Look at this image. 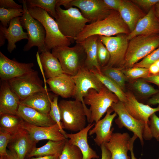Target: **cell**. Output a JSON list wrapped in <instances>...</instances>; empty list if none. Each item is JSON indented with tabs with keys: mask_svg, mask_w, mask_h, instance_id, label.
I'll list each match as a JSON object with an SVG mask.
<instances>
[{
	"mask_svg": "<svg viewBox=\"0 0 159 159\" xmlns=\"http://www.w3.org/2000/svg\"><path fill=\"white\" fill-rule=\"evenodd\" d=\"M121 70L126 78L130 79H142L151 75L148 68L132 67Z\"/></svg>",
	"mask_w": 159,
	"mask_h": 159,
	"instance_id": "40",
	"label": "cell"
},
{
	"mask_svg": "<svg viewBox=\"0 0 159 159\" xmlns=\"http://www.w3.org/2000/svg\"><path fill=\"white\" fill-rule=\"evenodd\" d=\"M23 12V8L15 9L0 8V24L4 27L7 28L12 19L16 17L22 16Z\"/></svg>",
	"mask_w": 159,
	"mask_h": 159,
	"instance_id": "35",
	"label": "cell"
},
{
	"mask_svg": "<svg viewBox=\"0 0 159 159\" xmlns=\"http://www.w3.org/2000/svg\"><path fill=\"white\" fill-rule=\"evenodd\" d=\"M55 96L47 90L35 92L25 99L20 100V104L32 108L38 111L49 115L50 108V101Z\"/></svg>",
	"mask_w": 159,
	"mask_h": 159,
	"instance_id": "26",
	"label": "cell"
},
{
	"mask_svg": "<svg viewBox=\"0 0 159 159\" xmlns=\"http://www.w3.org/2000/svg\"><path fill=\"white\" fill-rule=\"evenodd\" d=\"M99 38L110 55V60L105 67L120 69L123 64L128 47L127 36L119 34L115 36H99Z\"/></svg>",
	"mask_w": 159,
	"mask_h": 159,
	"instance_id": "12",
	"label": "cell"
},
{
	"mask_svg": "<svg viewBox=\"0 0 159 159\" xmlns=\"http://www.w3.org/2000/svg\"><path fill=\"white\" fill-rule=\"evenodd\" d=\"M159 33V21L156 17L153 8L137 23L134 29L127 36L128 40L134 37L141 35H150Z\"/></svg>",
	"mask_w": 159,
	"mask_h": 159,
	"instance_id": "22",
	"label": "cell"
},
{
	"mask_svg": "<svg viewBox=\"0 0 159 159\" xmlns=\"http://www.w3.org/2000/svg\"><path fill=\"white\" fill-rule=\"evenodd\" d=\"M24 10L21 21L22 27L26 29L28 37V42L23 50L27 51L34 46L37 47L39 53L47 51L45 43L46 32L42 24L34 19L29 13L26 0L22 1Z\"/></svg>",
	"mask_w": 159,
	"mask_h": 159,
	"instance_id": "8",
	"label": "cell"
},
{
	"mask_svg": "<svg viewBox=\"0 0 159 159\" xmlns=\"http://www.w3.org/2000/svg\"><path fill=\"white\" fill-rule=\"evenodd\" d=\"M27 5L41 8L56 19L57 14L56 7L58 0H26Z\"/></svg>",
	"mask_w": 159,
	"mask_h": 159,
	"instance_id": "34",
	"label": "cell"
},
{
	"mask_svg": "<svg viewBox=\"0 0 159 159\" xmlns=\"http://www.w3.org/2000/svg\"><path fill=\"white\" fill-rule=\"evenodd\" d=\"M138 138L137 136L135 134H133V136L131 138V141L130 144V151L131 155V159H137L135 157L133 151V144L135 140Z\"/></svg>",
	"mask_w": 159,
	"mask_h": 159,
	"instance_id": "51",
	"label": "cell"
},
{
	"mask_svg": "<svg viewBox=\"0 0 159 159\" xmlns=\"http://www.w3.org/2000/svg\"><path fill=\"white\" fill-rule=\"evenodd\" d=\"M32 63L19 62L11 59L0 51V77L2 80L8 81L34 70Z\"/></svg>",
	"mask_w": 159,
	"mask_h": 159,
	"instance_id": "15",
	"label": "cell"
},
{
	"mask_svg": "<svg viewBox=\"0 0 159 159\" xmlns=\"http://www.w3.org/2000/svg\"><path fill=\"white\" fill-rule=\"evenodd\" d=\"M59 155H46L37 157H32L29 159H59Z\"/></svg>",
	"mask_w": 159,
	"mask_h": 159,
	"instance_id": "53",
	"label": "cell"
},
{
	"mask_svg": "<svg viewBox=\"0 0 159 159\" xmlns=\"http://www.w3.org/2000/svg\"><path fill=\"white\" fill-rule=\"evenodd\" d=\"M56 10L57 17L55 19L59 29L72 43L83 30L86 24L90 21L82 15L79 9L72 7L64 9L57 5Z\"/></svg>",
	"mask_w": 159,
	"mask_h": 159,
	"instance_id": "3",
	"label": "cell"
},
{
	"mask_svg": "<svg viewBox=\"0 0 159 159\" xmlns=\"http://www.w3.org/2000/svg\"><path fill=\"white\" fill-rule=\"evenodd\" d=\"M100 147L102 152L101 159H111V154L104 144H102Z\"/></svg>",
	"mask_w": 159,
	"mask_h": 159,
	"instance_id": "48",
	"label": "cell"
},
{
	"mask_svg": "<svg viewBox=\"0 0 159 159\" xmlns=\"http://www.w3.org/2000/svg\"><path fill=\"white\" fill-rule=\"evenodd\" d=\"M0 159H7L6 157V156L0 157Z\"/></svg>",
	"mask_w": 159,
	"mask_h": 159,
	"instance_id": "58",
	"label": "cell"
},
{
	"mask_svg": "<svg viewBox=\"0 0 159 159\" xmlns=\"http://www.w3.org/2000/svg\"><path fill=\"white\" fill-rule=\"evenodd\" d=\"M110 108L118 116L115 120L118 127L120 128L125 127L132 132L139 138L142 146L144 144V139L150 140L152 138L145 123L136 119L130 115L126 110L122 102L119 101L114 103Z\"/></svg>",
	"mask_w": 159,
	"mask_h": 159,
	"instance_id": "10",
	"label": "cell"
},
{
	"mask_svg": "<svg viewBox=\"0 0 159 159\" xmlns=\"http://www.w3.org/2000/svg\"><path fill=\"white\" fill-rule=\"evenodd\" d=\"M150 118L148 125L151 135L152 138L159 141V117L154 113Z\"/></svg>",
	"mask_w": 159,
	"mask_h": 159,
	"instance_id": "43",
	"label": "cell"
},
{
	"mask_svg": "<svg viewBox=\"0 0 159 159\" xmlns=\"http://www.w3.org/2000/svg\"><path fill=\"white\" fill-rule=\"evenodd\" d=\"M71 5L78 8L90 23L103 19L112 10L107 7L103 0H72Z\"/></svg>",
	"mask_w": 159,
	"mask_h": 159,
	"instance_id": "13",
	"label": "cell"
},
{
	"mask_svg": "<svg viewBox=\"0 0 159 159\" xmlns=\"http://www.w3.org/2000/svg\"><path fill=\"white\" fill-rule=\"evenodd\" d=\"M125 94L126 100L123 103L127 111L136 119L144 122L149 129V118L152 114L159 111V105L156 107L153 108L139 102L131 91H128Z\"/></svg>",
	"mask_w": 159,
	"mask_h": 159,
	"instance_id": "14",
	"label": "cell"
},
{
	"mask_svg": "<svg viewBox=\"0 0 159 159\" xmlns=\"http://www.w3.org/2000/svg\"><path fill=\"white\" fill-rule=\"evenodd\" d=\"M90 70L95 74L105 87L117 96L120 101L123 103L126 101L125 93L115 82L96 69Z\"/></svg>",
	"mask_w": 159,
	"mask_h": 159,
	"instance_id": "32",
	"label": "cell"
},
{
	"mask_svg": "<svg viewBox=\"0 0 159 159\" xmlns=\"http://www.w3.org/2000/svg\"><path fill=\"white\" fill-rule=\"evenodd\" d=\"M147 104L149 105H154L158 104L159 105V92L148 100Z\"/></svg>",
	"mask_w": 159,
	"mask_h": 159,
	"instance_id": "49",
	"label": "cell"
},
{
	"mask_svg": "<svg viewBox=\"0 0 159 159\" xmlns=\"http://www.w3.org/2000/svg\"><path fill=\"white\" fill-rule=\"evenodd\" d=\"M6 156L7 159H19L14 152L9 150H7Z\"/></svg>",
	"mask_w": 159,
	"mask_h": 159,
	"instance_id": "54",
	"label": "cell"
},
{
	"mask_svg": "<svg viewBox=\"0 0 159 159\" xmlns=\"http://www.w3.org/2000/svg\"><path fill=\"white\" fill-rule=\"evenodd\" d=\"M72 76L75 84L72 97L82 103L86 111L87 121L89 122L90 112L84 103V98L90 89H94L99 92L104 85L93 72L84 67L81 68L75 75Z\"/></svg>",
	"mask_w": 159,
	"mask_h": 159,
	"instance_id": "9",
	"label": "cell"
},
{
	"mask_svg": "<svg viewBox=\"0 0 159 159\" xmlns=\"http://www.w3.org/2000/svg\"><path fill=\"white\" fill-rule=\"evenodd\" d=\"M132 86L140 94L145 97L153 95L159 92L151 85L142 79H137L134 82Z\"/></svg>",
	"mask_w": 159,
	"mask_h": 159,
	"instance_id": "37",
	"label": "cell"
},
{
	"mask_svg": "<svg viewBox=\"0 0 159 159\" xmlns=\"http://www.w3.org/2000/svg\"><path fill=\"white\" fill-rule=\"evenodd\" d=\"M159 60V47L135 64L133 67L148 68L150 66Z\"/></svg>",
	"mask_w": 159,
	"mask_h": 159,
	"instance_id": "41",
	"label": "cell"
},
{
	"mask_svg": "<svg viewBox=\"0 0 159 159\" xmlns=\"http://www.w3.org/2000/svg\"><path fill=\"white\" fill-rule=\"evenodd\" d=\"M17 115L24 121L35 126L49 127L56 124L49 114L42 113L32 108L21 104Z\"/></svg>",
	"mask_w": 159,
	"mask_h": 159,
	"instance_id": "25",
	"label": "cell"
},
{
	"mask_svg": "<svg viewBox=\"0 0 159 159\" xmlns=\"http://www.w3.org/2000/svg\"><path fill=\"white\" fill-rule=\"evenodd\" d=\"M23 128L37 143L42 140L59 141L67 139L61 132L57 123L51 126L41 127L33 125L24 121Z\"/></svg>",
	"mask_w": 159,
	"mask_h": 159,
	"instance_id": "18",
	"label": "cell"
},
{
	"mask_svg": "<svg viewBox=\"0 0 159 159\" xmlns=\"http://www.w3.org/2000/svg\"><path fill=\"white\" fill-rule=\"evenodd\" d=\"M37 143L25 129L13 135L9 143V150L14 152L19 159H24L35 148Z\"/></svg>",
	"mask_w": 159,
	"mask_h": 159,
	"instance_id": "19",
	"label": "cell"
},
{
	"mask_svg": "<svg viewBox=\"0 0 159 159\" xmlns=\"http://www.w3.org/2000/svg\"><path fill=\"white\" fill-rule=\"evenodd\" d=\"M131 1L145 9H148L159 2V0H133Z\"/></svg>",
	"mask_w": 159,
	"mask_h": 159,
	"instance_id": "45",
	"label": "cell"
},
{
	"mask_svg": "<svg viewBox=\"0 0 159 159\" xmlns=\"http://www.w3.org/2000/svg\"><path fill=\"white\" fill-rule=\"evenodd\" d=\"M58 105L63 129L77 132L86 127L87 112L82 102L75 100H63Z\"/></svg>",
	"mask_w": 159,
	"mask_h": 159,
	"instance_id": "5",
	"label": "cell"
},
{
	"mask_svg": "<svg viewBox=\"0 0 159 159\" xmlns=\"http://www.w3.org/2000/svg\"><path fill=\"white\" fill-rule=\"evenodd\" d=\"M113 112L110 107L109 108L104 117L95 122L94 127L88 132L89 135H96L94 140L98 146H100L102 144L107 142L113 133L114 128H111V127L117 114L115 112L112 114Z\"/></svg>",
	"mask_w": 159,
	"mask_h": 159,
	"instance_id": "17",
	"label": "cell"
},
{
	"mask_svg": "<svg viewBox=\"0 0 159 159\" xmlns=\"http://www.w3.org/2000/svg\"><path fill=\"white\" fill-rule=\"evenodd\" d=\"M95 123H89L82 130L74 133H67L66 136L69 142L78 147L81 151L82 159L99 158L96 152L90 147L88 143L87 135L89 130L94 125Z\"/></svg>",
	"mask_w": 159,
	"mask_h": 159,
	"instance_id": "21",
	"label": "cell"
},
{
	"mask_svg": "<svg viewBox=\"0 0 159 159\" xmlns=\"http://www.w3.org/2000/svg\"><path fill=\"white\" fill-rule=\"evenodd\" d=\"M6 38L3 33L0 30V47L2 46L5 44Z\"/></svg>",
	"mask_w": 159,
	"mask_h": 159,
	"instance_id": "55",
	"label": "cell"
},
{
	"mask_svg": "<svg viewBox=\"0 0 159 159\" xmlns=\"http://www.w3.org/2000/svg\"><path fill=\"white\" fill-rule=\"evenodd\" d=\"M20 99L12 90L7 81L1 80L0 90V115H17Z\"/></svg>",
	"mask_w": 159,
	"mask_h": 159,
	"instance_id": "20",
	"label": "cell"
},
{
	"mask_svg": "<svg viewBox=\"0 0 159 159\" xmlns=\"http://www.w3.org/2000/svg\"><path fill=\"white\" fill-rule=\"evenodd\" d=\"M67 139L59 141L49 140L43 146L39 148L36 147L34 149L26 156L25 159H29L34 156L55 155L60 156Z\"/></svg>",
	"mask_w": 159,
	"mask_h": 159,
	"instance_id": "30",
	"label": "cell"
},
{
	"mask_svg": "<svg viewBox=\"0 0 159 159\" xmlns=\"http://www.w3.org/2000/svg\"><path fill=\"white\" fill-rule=\"evenodd\" d=\"M46 82L50 90L62 98L72 97L75 84L72 76L65 73L57 77L48 79Z\"/></svg>",
	"mask_w": 159,
	"mask_h": 159,
	"instance_id": "23",
	"label": "cell"
},
{
	"mask_svg": "<svg viewBox=\"0 0 159 159\" xmlns=\"http://www.w3.org/2000/svg\"><path fill=\"white\" fill-rule=\"evenodd\" d=\"M39 57L45 75L48 79L57 77L65 73L59 60L50 51L41 53Z\"/></svg>",
	"mask_w": 159,
	"mask_h": 159,
	"instance_id": "29",
	"label": "cell"
},
{
	"mask_svg": "<svg viewBox=\"0 0 159 159\" xmlns=\"http://www.w3.org/2000/svg\"><path fill=\"white\" fill-rule=\"evenodd\" d=\"M102 74L115 82L124 91L127 78L122 70L117 68L105 67L101 68Z\"/></svg>",
	"mask_w": 159,
	"mask_h": 159,
	"instance_id": "33",
	"label": "cell"
},
{
	"mask_svg": "<svg viewBox=\"0 0 159 159\" xmlns=\"http://www.w3.org/2000/svg\"><path fill=\"white\" fill-rule=\"evenodd\" d=\"M7 81L21 100L35 92L46 90L43 86V81L38 72L34 70Z\"/></svg>",
	"mask_w": 159,
	"mask_h": 159,
	"instance_id": "11",
	"label": "cell"
},
{
	"mask_svg": "<svg viewBox=\"0 0 159 159\" xmlns=\"http://www.w3.org/2000/svg\"><path fill=\"white\" fill-rule=\"evenodd\" d=\"M158 159H159V158H158Z\"/></svg>",
	"mask_w": 159,
	"mask_h": 159,
	"instance_id": "60",
	"label": "cell"
},
{
	"mask_svg": "<svg viewBox=\"0 0 159 159\" xmlns=\"http://www.w3.org/2000/svg\"><path fill=\"white\" fill-rule=\"evenodd\" d=\"M159 46V35L135 36L130 40L121 68L122 70L131 68Z\"/></svg>",
	"mask_w": 159,
	"mask_h": 159,
	"instance_id": "4",
	"label": "cell"
},
{
	"mask_svg": "<svg viewBox=\"0 0 159 159\" xmlns=\"http://www.w3.org/2000/svg\"><path fill=\"white\" fill-rule=\"evenodd\" d=\"M0 30L3 33L8 41L7 49L10 53L16 48V42L23 39H28L27 32L23 30L20 17L12 19L8 28L4 27L0 24Z\"/></svg>",
	"mask_w": 159,
	"mask_h": 159,
	"instance_id": "24",
	"label": "cell"
},
{
	"mask_svg": "<svg viewBox=\"0 0 159 159\" xmlns=\"http://www.w3.org/2000/svg\"><path fill=\"white\" fill-rule=\"evenodd\" d=\"M27 6L32 16L39 21L44 28L45 43L47 51L58 47L71 45L70 40L61 33L55 20L46 11L39 7Z\"/></svg>",
	"mask_w": 159,
	"mask_h": 159,
	"instance_id": "2",
	"label": "cell"
},
{
	"mask_svg": "<svg viewBox=\"0 0 159 159\" xmlns=\"http://www.w3.org/2000/svg\"><path fill=\"white\" fill-rule=\"evenodd\" d=\"M119 101L117 96L104 85L99 92L90 89L84 98L85 104L90 106V123H95L100 119L114 103Z\"/></svg>",
	"mask_w": 159,
	"mask_h": 159,
	"instance_id": "7",
	"label": "cell"
},
{
	"mask_svg": "<svg viewBox=\"0 0 159 159\" xmlns=\"http://www.w3.org/2000/svg\"><path fill=\"white\" fill-rule=\"evenodd\" d=\"M154 63L159 68V60L156 61Z\"/></svg>",
	"mask_w": 159,
	"mask_h": 159,
	"instance_id": "57",
	"label": "cell"
},
{
	"mask_svg": "<svg viewBox=\"0 0 159 159\" xmlns=\"http://www.w3.org/2000/svg\"><path fill=\"white\" fill-rule=\"evenodd\" d=\"M13 135L0 129V157L6 155V147H8Z\"/></svg>",
	"mask_w": 159,
	"mask_h": 159,
	"instance_id": "42",
	"label": "cell"
},
{
	"mask_svg": "<svg viewBox=\"0 0 159 159\" xmlns=\"http://www.w3.org/2000/svg\"><path fill=\"white\" fill-rule=\"evenodd\" d=\"M120 15L130 31L135 28L138 21L145 15L132 1L123 0L118 10Z\"/></svg>",
	"mask_w": 159,
	"mask_h": 159,
	"instance_id": "27",
	"label": "cell"
},
{
	"mask_svg": "<svg viewBox=\"0 0 159 159\" xmlns=\"http://www.w3.org/2000/svg\"><path fill=\"white\" fill-rule=\"evenodd\" d=\"M99 36H90L82 41L78 42L83 47L86 55L84 66L89 69H95L101 72L97 57V41Z\"/></svg>",
	"mask_w": 159,
	"mask_h": 159,
	"instance_id": "28",
	"label": "cell"
},
{
	"mask_svg": "<svg viewBox=\"0 0 159 159\" xmlns=\"http://www.w3.org/2000/svg\"><path fill=\"white\" fill-rule=\"evenodd\" d=\"M57 96L55 95L53 100L50 101V108L49 115L51 119L58 125L61 132L67 138V133L62 127L61 113L58 102Z\"/></svg>",
	"mask_w": 159,
	"mask_h": 159,
	"instance_id": "38",
	"label": "cell"
},
{
	"mask_svg": "<svg viewBox=\"0 0 159 159\" xmlns=\"http://www.w3.org/2000/svg\"><path fill=\"white\" fill-rule=\"evenodd\" d=\"M155 12L157 16L159 19V2L155 5Z\"/></svg>",
	"mask_w": 159,
	"mask_h": 159,
	"instance_id": "56",
	"label": "cell"
},
{
	"mask_svg": "<svg viewBox=\"0 0 159 159\" xmlns=\"http://www.w3.org/2000/svg\"><path fill=\"white\" fill-rule=\"evenodd\" d=\"M142 79L147 82L154 84L159 86V73L155 75H151Z\"/></svg>",
	"mask_w": 159,
	"mask_h": 159,
	"instance_id": "47",
	"label": "cell"
},
{
	"mask_svg": "<svg viewBox=\"0 0 159 159\" xmlns=\"http://www.w3.org/2000/svg\"><path fill=\"white\" fill-rule=\"evenodd\" d=\"M82 153L77 146L70 144L67 139L59 159H82Z\"/></svg>",
	"mask_w": 159,
	"mask_h": 159,
	"instance_id": "36",
	"label": "cell"
},
{
	"mask_svg": "<svg viewBox=\"0 0 159 159\" xmlns=\"http://www.w3.org/2000/svg\"><path fill=\"white\" fill-rule=\"evenodd\" d=\"M150 74L155 75L159 73V68L154 63L148 68Z\"/></svg>",
	"mask_w": 159,
	"mask_h": 159,
	"instance_id": "52",
	"label": "cell"
},
{
	"mask_svg": "<svg viewBox=\"0 0 159 159\" xmlns=\"http://www.w3.org/2000/svg\"><path fill=\"white\" fill-rule=\"evenodd\" d=\"M158 21H159V20H158Z\"/></svg>",
	"mask_w": 159,
	"mask_h": 159,
	"instance_id": "59",
	"label": "cell"
},
{
	"mask_svg": "<svg viewBox=\"0 0 159 159\" xmlns=\"http://www.w3.org/2000/svg\"><path fill=\"white\" fill-rule=\"evenodd\" d=\"M107 7L110 9L118 11L123 0H103Z\"/></svg>",
	"mask_w": 159,
	"mask_h": 159,
	"instance_id": "46",
	"label": "cell"
},
{
	"mask_svg": "<svg viewBox=\"0 0 159 159\" xmlns=\"http://www.w3.org/2000/svg\"><path fill=\"white\" fill-rule=\"evenodd\" d=\"M130 33L128 27L118 12L112 10L103 19L87 24L74 40L78 42L92 35L110 37L122 34H128Z\"/></svg>",
	"mask_w": 159,
	"mask_h": 159,
	"instance_id": "1",
	"label": "cell"
},
{
	"mask_svg": "<svg viewBox=\"0 0 159 159\" xmlns=\"http://www.w3.org/2000/svg\"><path fill=\"white\" fill-rule=\"evenodd\" d=\"M0 116V129L12 135L24 129V121L19 115L4 114Z\"/></svg>",
	"mask_w": 159,
	"mask_h": 159,
	"instance_id": "31",
	"label": "cell"
},
{
	"mask_svg": "<svg viewBox=\"0 0 159 159\" xmlns=\"http://www.w3.org/2000/svg\"><path fill=\"white\" fill-rule=\"evenodd\" d=\"M131 138L127 132L113 133L104 144L111 154V159H130L127 155Z\"/></svg>",
	"mask_w": 159,
	"mask_h": 159,
	"instance_id": "16",
	"label": "cell"
},
{
	"mask_svg": "<svg viewBox=\"0 0 159 159\" xmlns=\"http://www.w3.org/2000/svg\"><path fill=\"white\" fill-rule=\"evenodd\" d=\"M0 8L18 9H22L23 6L17 4L13 0H0Z\"/></svg>",
	"mask_w": 159,
	"mask_h": 159,
	"instance_id": "44",
	"label": "cell"
},
{
	"mask_svg": "<svg viewBox=\"0 0 159 159\" xmlns=\"http://www.w3.org/2000/svg\"><path fill=\"white\" fill-rule=\"evenodd\" d=\"M72 0H58L57 4L60 6H64L66 9H68L72 6L71 5Z\"/></svg>",
	"mask_w": 159,
	"mask_h": 159,
	"instance_id": "50",
	"label": "cell"
},
{
	"mask_svg": "<svg viewBox=\"0 0 159 159\" xmlns=\"http://www.w3.org/2000/svg\"><path fill=\"white\" fill-rule=\"evenodd\" d=\"M97 57L101 68L107 65L110 58L109 51L99 37L97 41Z\"/></svg>",
	"mask_w": 159,
	"mask_h": 159,
	"instance_id": "39",
	"label": "cell"
},
{
	"mask_svg": "<svg viewBox=\"0 0 159 159\" xmlns=\"http://www.w3.org/2000/svg\"><path fill=\"white\" fill-rule=\"evenodd\" d=\"M72 47L62 46L52 49V53L59 60L64 72L75 75L84 66L86 58L85 49L79 42Z\"/></svg>",
	"mask_w": 159,
	"mask_h": 159,
	"instance_id": "6",
	"label": "cell"
}]
</instances>
